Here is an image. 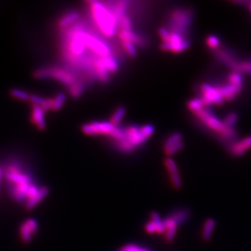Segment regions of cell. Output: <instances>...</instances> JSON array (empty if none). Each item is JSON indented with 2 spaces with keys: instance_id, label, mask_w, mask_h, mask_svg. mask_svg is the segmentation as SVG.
Instances as JSON below:
<instances>
[{
  "instance_id": "obj_8",
  "label": "cell",
  "mask_w": 251,
  "mask_h": 251,
  "mask_svg": "<svg viewBox=\"0 0 251 251\" xmlns=\"http://www.w3.org/2000/svg\"><path fill=\"white\" fill-rule=\"evenodd\" d=\"M115 127L111 122H92L84 124L81 130L87 135L108 134L112 133Z\"/></svg>"
},
{
  "instance_id": "obj_5",
  "label": "cell",
  "mask_w": 251,
  "mask_h": 251,
  "mask_svg": "<svg viewBox=\"0 0 251 251\" xmlns=\"http://www.w3.org/2000/svg\"><path fill=\"white\" fill-rule=\"evenodd\" d=\"M34 76L39 79L53 77L69 87H71L75 83V79L71 74L59 69L49 68V69H39L34 74Z\"/></svg>"
},
{
  "instance_id": "obj_26",
  "label": "cell",
  "mask_w": 251,
  "mask_h": 251,
  "mask_svg": "<svg viewBox=\"0 0 251 251\" xmlns=\"http://www.w3.org/2000/svg\"><path fill=\"white\" fill-rule=\"evenodd\" d=\"M234 70L236 73H246L251 75V60L245 62H237L234 66Z\"/></svg>"
},
{
  "instance_id": "obj_46",
  "label": "cell",
  "mask_w": 251,
  "mask_h": 251,
  "mask_svg": "<svg viewBox=\"0 0 251 251\" xmlns=\"http://www.w3.org/2000/svg\"><path fill=\"white\" fill-rule=\"evenodd\" d=\"M1 176H2V172L0 170V180H1Z\"/></svg>"
},
{
  "instance_id": "obj_34",
  "label": "cell",
  "mask_w": 251,
  "mask_h": 251,
  "mask_svg": "<svg viewBox=\"0 0 251 251\" xmlns=\"http://www.w3.org/2000/svg\"><path fill=\"white\" fill-rule=\"evenodd\" d=\"M117 148L118 150H121L123 152L130 153L134 150V148L127 142V141H121L117 142Z\"/></svg>"
},
{
  "instance_id": "obj_9",
  "label": "cell",
  "mask_w": 251,
  "mask_h": 251,
  "mask_svg": "<svg viewBox=\"0 0 251 251\" xmlns=\"http://www.w3.org/2000/svg\"><path fill=\"white\" fill-rule=\"evenodd\" d=\"M201 89L203 92L202 101L203 105L210 106L212 103L218 104V105L223 103V98L221 97L218 88L211 87L207 84H203Z\"/></svg>"
},
{
  "instance_id": "obj_29",
  "label": "cell",
  "mask_w": 251,
  "mask_h": 251,
  "mask_svg": "<svg viewBox=\"0 0 251 251\" xmlns=\"http://www.w3.org/2000/svg\"><path fill=\"white\" fill-rule=\"evenodd\" d=\"M181 139H182V136L180 133H174V134L172 135L165 142L164 150L169 149V148H172L173 146H175L176 144H177L179 142H182Z\"/></svg>"
},
{
  "instance_id": "obj_19",
  "label": "cell",
  "mask_w": 251,
  "mask_h": 251,
  "mask_svg": "<svg viewBox=\"0 0 251 251\" xmlns=\"http://www.w3.org/2000/svg\"><path fill=\"white\" fill-rule=\"evenodd\" d=\"M119 37L121 38L122 40H129L132 42L133 44L137 46H144V41L142 38H140L139 36L133 33L130 31H121V33H119Z\"/></svg>"
},
{
  "instance_id": "obj_42",
  "label": "cell",
  "mask_w": 251,
  "mask_h": 251,
  "mask_svg": "<svg viewBox=\"0 0 251 251\" xmlns=\"http://www.w3.org/2000/svg\"><path fill=\"white\" fill-rule=\"evenodd\" d=\"M25 223L27 224L30 229L31 232L33 233V234H35L38 231V223H37V221L33 218L27 219L26 221H25Z\"/></svg>"
},
{
  "instance_id": "obj_2",
  "label": "cell",
  "mask_w": 251,
  "mask_h": 251,
  "mask_svg": "<svg viewBox=\"0 0 251 251\" xmlns=\"http://www.w3.org/2000/svg\"><path fill=\"white\" fill-rule=\"evenodd\" d=\"M196 117H198L204 124L210 128L211 130H215L216 132L220 133V134L224 138H234L236 137V133L234 129H229L225 126L223 121H221L217 117H214V115L207 110H198L194 112Z\"/></svg>"
},
{
  "instance_id": "obj_47",
  "label": "cell",
  "mask_w": 251,
  "mask_h": 251,
  "mask_svg": "<svg viewBox=\"0 0 251 251\" xmlns=\"http://www.w3.org/2000/svg\"><path fill=\"white\" fill-rule=\"evenodd\" d=\"M250 8H251V3H250Z\"/></svg>"
},
{
  "instance_id": "obj_43",
  "label": "cell",
  "mask_w": 251,
  "mask_h": 251,
  "mask_svg": "<svg viewBox=\"0 0 251 251\" xmlns=\"http://www.w3.org/2000/svg\"><path fill=\"white\" fill-rule=\"evenodd\" d=\"M145 230H146V232H147L148 234H150V235L157 234L156 228H155V224L153 223L152 221H148V223H146V225H145Z\"/></svg>"
},
{
  "instance_id": "obj_6",
  "label": "cell",
  "mask_w": 251,
  "mask_h": 251,
  "mask_svg": "<svg viewBox=\"0 0 251 251\" xmlns=\"http://www.w3.org/2000/svg\"><path fill=\"white\" fill-rule=\"evenodd\" d=\"M78 35L83 42L85 46H88L89 49H91L92 51L99 54V56H103V57L109 56V47L102 41L96 39L93 36L89 35L87 33H79Z\"/></svg>"
},
{
  "instance_id": "obj_32",
  "label": "cell",
  "mask_w": 251,
  "mask_h": 251,
  "mask_svg": "<svg viewBox=\"0 0 251 251\" xmlns=\"http://www.w3.org/2000/svg\"><path fill=\"white\" fill-rule=\"evenodd\" d=\"M188 107H189V109L192 111V112H197L198 110L203 108V101H202V99H192V100L189 102V103H188Z\"/></svg>"
},
{
  "instance_id": "obj_35",
  "label": "cell",
  "mask_w": 251,
  "mask_h": 251,
  "mask_svg": "<svg viewBox=\"0 0 251 251\" xmlns=\"http://www.w3.org/2000/svg\"><path fill=\"white\" fill-rule=\"evenodd\" d=\"M237 119H238L237 115L235 114V113H230L227 116L223 123L225 124L226 127L229 128V129H234V126L237 121Z\"/></svg>"
},
{
  "instance_id": "obj_38",
  "label": "cell",
  "mask_w": 251,
  "mask_h": 251,
  "mask_svg": "<svg viewBox=\"0 0 251 251\" xmlns=\"http://www.w3.org/2000/svg\"><path fill=\"white\" fill-rule=\"evenodd\" d=\"M84 87L82 84H74L70 87V92L74 97H79L83 92Z\"/></svg>"
},
{
  "instance_id": "obj_14",
  "label": "cell",
  "mask_w": 251,
  "mask_h": 251,
  "mask_svg": "<svg viewBox=\"0 0 251 251\" xmlns=\"http://www.w3.org/2000/svg\"><path fill=\"white\" fill-rule=\"evenodd\" d=\"M216 221L213 218H207L204 221L201 231V236L204 241H209L213 236L214 231L216 229Z\"/></svg>"
},
{
  "instance_id": "obj_18",
  "label": "cell",
  "mask_w": 251,
  "mask_h": 251,
  "mask_svg": "<svg viewBox=\"0 0 251 251\" xmlns=\"http://www.w3.org/2000/svg\"><path fill=\"white\" fill-rule=\"evenodd\" d=\"M130 4L129 1L126 0H122L117 3V6L115 7L114 11H113V15H114L115 19L117 20V25H119V21L125 15V13L127 11L128 6Z\"/></svg>"
},
{
  "instance_id": "obj_17",
  "label": "cell",
  "mask_w": 251,
  "mask_h": 251,
  "mask_svg": "<svg viewBox=\"0 0 251 251\" xmlns=\"http://www.w3.org/2000/svg\"><path fill=\"white\" fill-rule=\"evenodd\" d=\"M251 148V137H247L242 140L238 143L234 144L231 148V152L233 155L240 156L245 154L246 150Z\"/></svg>"
},
{
  "instance_id": "obj_3",
  "label": "cell",
  "mask_w": 251,
  "mask_h": 251,
  "mask_svg": "<svg viewBox=\"0 0 251 251\" xmlns=\"http://www.w3.org/2000/svg\"><path fill=\"white\" fill-rule=\"evenodd\" d=\"M193 18V13L191 11L177 9L174 11L170 16L168 28L170 33H177L184 37L188 27L191 23Z\"/></svg>"
},
{
  "instance_id": "obj_4",
  "label": "cell",
  "mask_w": 251,
  "mask_h": 251,
  "mask_svg": "<svg viewBox=\"0 0 251 251\" xmlns=\"http://www.w3.org/2000/svg\"><path fill=\"white\" fill-rule=\"evenodd\" d=\"M126 139L132 147L136 148L146 142L155 132V128L150 124H147L143 127L133 125L125 129Z\"/></svg>"
},
{
  "instance_id": "obj_36",
  "label": "cell",
  "mask_w": 251,
  "mask_h": 251,
  "mask_svg": "<svg viewBox=\"0 0 251 251\" xmlns=\"http://www.w3.org/2000/svg\"><path fill=\"white\" fill-rule=\"evenodd\" d=\"M228 81H229V83L235 85V86L241 87L242 77H241V75L239 74V73L234 72V73H232V74L228 76Z\"/></svg>"
},
{
  "instance_id": "obj_41",
  "label": "cell",
  "mask_w": 251,
  "mask_h": 251,
  "mask_svg": "<svg viewBox=\"0 0 251 251\" xmlns=\"http://www.w3.org/2000/svg\"><path fill=\"white\" fill-rule=\"evenodd\" d=\"M119 25L121 26L122 31H130L131 30V21H130V18L124 15V17L122 18L120 21H119Z\"/></svg>"
},
{
  "instance_id": "obj_40",
  "label": "cell",
  "mask_w": 251,
  "mask_h": 251,
  "mask_svg": "<svg viewBox=\"0 0 251 251\" xmlns=\"http://www.w3.org/2000/svg\"><path fill=\"white\" fill-rule=\"evenodd\" d=\"M120 251H150L148 249L143 248L141 246H137L134 244H129L124 246L123 248L120 250Z\"/></svg>"
},
{
  "instance_id": "obj_33",
  "label": "cell",
  "mask_w": 251,
  "mask_h": 251,
  "mask_svg": "<svg viewBox=\"0 0 251 251\" xmlns=\"http://www.w3.org/2000/svg\"><path fill=\"white\" fill-rule=\"evenodd\" d=\"M11 95L14 97L15 99H20V100H30V95H29L26 92L21 90V89H13L11 90Z\"/></svg>"
},
{
  "instance_id": "obj_27",
  "label": "cell",
  "mask_w": 251,
  "mask_h": 251,
  "mask_svg": "<svg viewBox=\"0 0 251 251\" xmlns=\"http://www.w3.org/2000/svg\"><path fill=\"white\" fill-rule=\"evenodd\" d=\"M103 63L104 66L107 69V71L117 72L118 70V65H117V61L115 60L114 59L111 57V56H107V57H103L102 59Z\"/></svg>"
},
{
  "instance_id": "obj_16",
  "label": "cell",
  "mask_w": 251,
  "mask_h": 251,
  "mask_svg": "<svg viewBox=\"0 0 251 251\" xmlns=\"http://www.w3.org/2000/svg\"><path fill=\"white\" fill-rule=\"evenodd\" d=\"M32 117H33V121L34 124L38 126V129L41 130H44L46 129V121L44 118V110L42 109V107L37 105H33V109H32Z\"/></svg>"
},
{
  "instance_id": "obj_20",
  "label": "cell",
  "mask_w": 251,
  "mask_h": 251,
  "mask_svg": "<svg viewBox=\"0 0 251 251\" xmlns=\"http://www.w3.org/2000/svg\"><path fill=\"white\" fill-rule=\"evenodd\" d=\"M150 221H152L153 223L155 224L157 234L163 235L164 234V223H163V220L161 218L160 214L157 212H152L150 214Z\"/></svg>"
},
{
  "instance_id": "obj_28",
  "label": "cell",
  "mask_w": 251,
  "mask_h": 251,
  "mask_svg": "<svg viewBox=\"0 0 251 251\" xmlns=\"http://www.w3.org/2000/svg\"><path fill=\"white\" fill-rule=\"evenodd\" d=\"M65 100H66V95L64 93H59L56 97V99H52V110L59 111L61 107H63Z\"/></svg>"
},
{
  "instance_id": "obj_10",
  "label": "cell",
  "mask_w": 251,
  "mask_h": 251,
  "mask_svg": "<svg viewBox=\"0 0 251 251\" xmlns=\"http://www.w3.org/2000/svg\"><path fill=\"white\" fill-rule=\"evenodd\" d=\"M163 223H164L163 236H164L165 241H167V243H171L175 239L180 223L171 214L166 218L163 219Z\"/></svg>"
},
{
  "instance_id": "obj_24",
  "label": "cell",
  "mask_w": 251,
  "mask_h": 251,
  "mask_svg": "<svg viewBox=\"0 0 251 251\" xmlns=\"http://www.w3.org/2000/svg\"><path fill=\"white\" fill-rule=\"evenodd\" d=\"M20 237L22 239V241L24 242H26V243H28V242L31 241L32 236L33 235V233L31 232L30 229V228H29L25 222L20 225Z\"/></svg>"
},
{
  "instance_id": "obj_1",
  "label": "cell",
  "mask_w": 251,
  "mask_h": 251,
  "mask_svg": "<svg viewBox=\"0 0 251 251\" xmlns=\"http://www.w3.org/2000/svg\"><path fill=\"white\" fill-rule=\"evenodd\" d=\"M89 3H91L94 19L96 20L97 25L103 31V33L109 37L114 35L117 22L113 13H111L100 2L91 1Z\"/></svg>"
},
{
  "instance_id": "obj_23",
  "label": "cell",
  "mask_w": 251,
  "mask_h": 251,
  "mask_svg": "<svg viewBox=\"0 0 251 251\" xmlns=\"http://www.w3.org/2000/svg\"><path fill=\"white\" fill-rule=\"evenodd\" d=\"M78 18L79 15L77 13H74V12L69 13V14L64 15V17H62V19L59 20V27H61V28H64V27L69 26L70 24L73 23L74 21H76Z\"/></svg>"
},
{
  "instance_id": "obj_31",
  "label": "cell",
  "mask_w": 251,
  "mask_h": 251,
  "mask_svg": "<svg viewBox=\"0 0 251 251\" xmlns=\"http://www.w3.org/2000/svg\"><path fill=\"white\" fill-rule=\"evenodd\" d=\"M122 44L124 46V50L131 57H135L137 56V49L132 42L129 40H122Z\"/></svg>"
},
{
  "instance_id": "obj_15",
  "label": "cell",
  "mask_w": 251,
  "mask_h": 251,
  "mask_svg": "<svg viewBox=\"0 0 251 251\" xmlns=\"http://www.w3.org/2000/svg\"><path fill=\"white\" fill-rule=\"evenodd\" d=\"M49 189L47 187H41L39 189L38 193L36 195L33 196L32 198L28 199L26 202V207L27 210H32L33 208L35 207L38 203L44 200L46 196L48 195Z\"/></svg>"
},
{
  "instance_id": "obj_12",
  "label": "cell",
  "mask_w": 251,
  "mask_h": 251,
  "mask_svg": "<svg viewBox=\"0 0 251 251\" xmlns=\"http://www.w3.org/2000/svg\"><path fill=\"white\" fill-rule=\"evenodd\" d=\"M5 177L8 182L18 185L22 183H32L31 178L26 174L20 173V168H18L15 165H12L8 168L5 173Z\"/></svg>"
},
{
  "instance_id": "obj_11",
  "label": "cell",
  "mask_w": 251,
  "mask_h": 251,
  "mask_svg": "<svg viewBox=\"0 0 251 251\" xmlns=\"http://www.w3.org/2000/svg\"><path fill=\"white\" fill-rule=\"evenodd\" d=\"M165 166L167 167V172L169 173L171 184L173 185V187L176 190H179L181 188L182 183H181L180 173L178 171L177 165L173 159L167 158L165 160Z\"/></svg>"
},
{
  "instance_id": "obj_7",
  "label": "cell",
  "mask_w": 251,
  "mask_h": 251,
  "mask_svg": "<svg viewBox=\"0 0 251 251\" xmlns=\"http://www.w3.org/2000/svg\"><path fill=\"white\" fill-rule=\"evenodd\" d=\"M191 44L185 40L182 36L177 33H170V38L167 43H162L161 48L163 51H171L174 53H178L189 48Z\"/></svg>"
},
{
  "instance_id": "obj_13",
  "label": "cell",
  "mask_w": 251,
  "mask_h": 251,
  "mask_svg": "<svg viewBox=\"0 0 251 251\" xmlns=\"http://www.w3.org/2000/svg\"><path fill=\"white\" fill-rule=\"evenodd\" d=\"M241 87L239 86H235L233 84L229 83L223 87H219V92L221 94V97L223 98V100H232L239 94V92L241 91Z\"/></svg>"
},
{
  "instance_id": "obj_45",
  "label": "cell",
  "mask_w": 251,
  "mask_h": 251,
  "mask_svg": "<svg viewBox=\"0 0 251 251\" xmlns=\"http://www.w3.org/2000/svg\"><path fill=\"white\" fill-rule=\"evenodd\" d=\"M39 189H40V188H38L37 185H33V184L31 185L30 188V191H29L28 199L36 195V194L38 193V191H39Z\"/></svg>"
},
{
  "instance_id": "obj_37",
  "label": "cell",
  "mask_w": 251,
  "mask_h": 251,
  "mask_svg": "<svg viewBox=\"0 0 251 251\" xmlns=\"http://www.w3.org/2000/svg\"><path fill=\"white\" fill-rule=\"evenodd\" d=\"M207 43L208 46L211 49H217L221 45V41L219 40V38L215 35L209 36Z\"/></svg>"
},
{
  "instance_id": "obj_39",
  "label": "cell",
  "mask_w": 251,
  "mask_h": 251,
  "mask_svg": "<svg viewBox=\"0 0 251 251\" xmlns=\"http://www.w3.org/2000/svg\"><path fill=\"white\" fill-rule=\"evenodd\" d=\"M183 147H184V143L182 142H179L177 144H176L175 146H173L172 148H169V149H167V150H164L165 154L167 155V156H172V155H174L175 153L177 152L179 150H181L182 149Z\"/></svg>"
},
{
  "instance_id": "obj_21",
  "label": "cell",
  "mask_w": 251,
  "mask_h": 251,
  "mask_svg": "<svg viewBox=\"0 0 251 251\" xmlns=\"http://www.w3.org/2000/svg\"><path fill=\"white\" fill-rule=\"evenodd\" d=\"M71 50L76 55H81L85 50V45L81 38L79 37L78 33H76L74 39L71 43Z\"/></svg>"
},
{
  "instance_id": "obj_44",
  "label": "cell",
  "mask_w": 251,
  "mask_h": 251,
  "mask_svg": "<svg viewBox=\"0 0 251 251\" xmlns=\"http://www.w3.org/2000/svg\"><path fill=\"white\" fill-rule=\"evenodd\" d=\"M159 33H160V37H161V38L163 40V43H167V42L169 41V38H170V32L168 31V30L165 28L160 29Z\"/></svg>"
},
{
  "instance_id": "obj_22",
  "label": "cell",
  "mask_w": 251,
  "mask_h": 251,
  "mask_svg": "<svg viewBox=\"0 0 251 251\" xmlns=\"http://www.w3.org/2000/svg\"><path fill=\"white\" fill-rule=\"evenodd\" d=\"M126 113V109L125 107H119L117 108V111L115 112L114 114L112 116V119H111V124L117 127V125L122 121V119L124 118Z\"/></svg>"
},
{
  "instance_id": "obj_25",
  "label": "cell",
  "mask_w": 251,
  "mask_h": 251,
  "mask_svg": "<svg viewBox=\"0 0 251 251\" xmlns=\"http://www.w3.org/2000/svg\"><path fill=\"white\" fill-rule=\"evenodd\" d=\"M96 69L99 78L101 79L102 81H105V82L108 81V71H107V69L104 66L102 59L97 61Z\"/></svg>"
},
{
  "instance_id": "obj_30",
  "label": "cell",
  "mask_w": 251,
  "mask_h": 251,
  "mask_svg": "<svg viewBox=\"0 0 251 251\" xmlns=\"http://www.w3.org/2000/svg\"><path fill=\"white\" fill-rule=\"evenodd\" d=\"M110 136L113 137L115 140H117V142L124 141V140L126 139V132H125V129L115 127L114 130L112 131V133L110 134Z\"/></svg>"
}]
</instances>
